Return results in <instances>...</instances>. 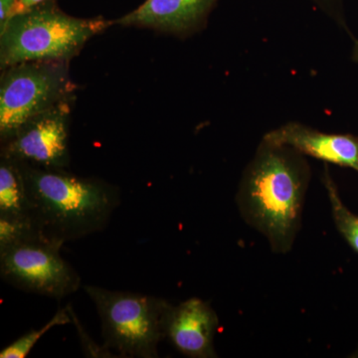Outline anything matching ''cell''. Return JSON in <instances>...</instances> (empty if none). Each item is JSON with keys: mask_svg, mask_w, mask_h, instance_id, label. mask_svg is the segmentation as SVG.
<instances>
[{"mask_svg": "<svg viewBox=\"0 0 358 358\" xmlns=\"http://www.w3.org/2000/svg\"><path fill=\"white\" fill-rule=\"evenodd\" d=\"M70 308H59L58 312L54 315L45 326L39 329H33L29 333L14 341L13 343L7 345L0 352L1 358H24L28 357L40 338L51 331L54 327L65 326L72 322V315H70Z\"/></svg>", "mask_w": 358, "mask_h": 358, "instance_id": "obj_13", "label": "cell"}, {"mask_svg": "<svg viewBox=\"0 0 358 358\" xmlns=\"http://www.w3.org/2000/svg\"><path fill=\"white\" fill-rule=\"evenodd\" d=\"M63 245L43 238L0 249V275L26 293L61 300L76 293L81 278L60 254Z\"/></svg>", "mask_w": 358, "mask_h": 358, "instance_id": "obj_6", "label": "cell"}, {"mask_svg": "<svg viewBox=\"0 0 358 358\" xmlns=\"http://www.w3.org/2000/svg\"><path fill=\"white\" fill-rule=\"evenodd\" d=\"M69 61H34L2 70L0 140L6 143L28 121L63 101L76 98Z\"/></svg>", "mask_w": 358, "mask_h": 358, "instance_id": "obj_5", "label": "cell"}, {"mask_svg": "<svg viewBox=\"0 0 358 358\" xmlns=\"http://www.w3.org/2000/svg\"><path fill=\"white\" fill-rule=\"evenodd\" d=\"M217 313L207 301L192 298L178 306L169 305L164 313V338L185 357H217L214 336L217 331Z\"/></svg>", "mask_w": 358, "mask_h": 358, "instance_id": "obj_8", "label": "cell"}, {"mask_svg": "<svg viewBox=\"0 0 358 358\" xmlns=\"http://www.w3.org/2000/svg\"><path fill=\"white\" fill-rule=\"evenodd\" d=\"M34 238L42 237L30 218H0V249Z\"/></svg>", "mask_w": 358, "mask_h": 358, "instance_id": "obj_14", "label": "cell"}, {"mask_svg": "<svg viewBox=\"0 0 358 358\" xmlns=\"http://www.w3.org/2000/svg\"><path fill=\"white\" fill-rule=\"evenodd\" d=\"M355 357H358V350H357V353H355Z\"/></svg>", "mask_w": 358, "mask_h": 358, "instance_id": "obj_19", "label": "cell"}, {"mask_svg": "<svg viewBox=\"0 0 358 358\" xmlns=\"http://www.w3.org/2000/svg\"><path fill=\"white\" fill-rule=\"evenodd\" d=\"M310 178L303 155L265 140L244 171L238 207L244 220L267 238L275 253H287L293 246Z\"/></svg>", "mask_w": 358, "mask_h": 358, "instance_id": "obj_1", "label": "cell"}, {"mask_svg": "<svg viewBox=\"0 0 358 358\" xmlns=\"http://www.w3.org/2000/svg\"><path fill=\"white\" fill-rule=\"evenodd\" d=\"M352 60L358 62V40L355 42V46H353Z\"/></svg>", "mask_w": 358, "mask_h": 358, "instance_id": "obj_18", "label": "cell"}, {"mask_svg": "<svg viewBox=\"0 0 358 358\" xmlns=\"http://www.w3.org/2000/svg\"><path fill=\"white\" fill-rule=\"evenodd\" d=\"M68 99L23 124L10 140L1 143V157L45 169H65L70 164L71 110Z\"/></svg>", "mask_w": 358, "mask_h": 358, "instance_id": "obj_7", "label": "cell"}, {"mask_svg": "<svg viewBox=\"0 0 358 358\" xmlns=\"http://www.w3.org/2000/svg\"><path fill=\"white\" fill-rule=\"evenodd\" d=\"M29 203V218L40 236L64 245L107 227L121 204L115 186L65 169L20 162Z\"/></svg>", "mask_w": 358, "mask_h": 358, "instance_id": "obj_2", "label": "cell"}, {"mask_svg": "<svg viewBox=\"0 0 358 358\" xmlns=\"http://www.w3.org/2000/svg\"><path fill=\"white\" fill-rule=\"evenodd\" d=\"M45 1H47V0H17V1L15 2V4H14L13 10H11L10 17H9V20H10L11 17H13V16L25 13V11L29 10V9L33 8V7L43 3Z\"/></svg>", "mask_w": 358, "mask_h": 358, "instance_id": "obj_16", "label": "cell"}, {"mask_svg": "<svg viewBox=\"0 0 358 358\" xmlns=\"http://www.w3.org/2000/svg\"><path fill=\"white\" fill-rule=\"evenodd\" d=\"M317 8L336 21L343 29L348 30L343 0H310Z\"/></svg>", "mask_w": 358, "mask_h": 358, "instance_id": "obj_15", "label": "cell"}, {"mask_svg": "<svg viewBox=\"0 0 358 358\" xmlns=\"http://www.w3.org/2000/svg\"><path fill=\"white\" fill-rule=\"evenodd\" d=\"M322 182L326 186L336 229L343 235L352 248L358 253V215L348 210V207L343 204V200L339 196L338 187L329 173L327 166H324Z\"/></svg>", "mask_w": 358, "mask_h": 358, "instance_id": "obj_12", "label": "cell"}, {"mask_svg": "<svg viewBox=\"0 0 358 358\" xmlns=\"http://www.w3.org/2000/svg\"><path fill=\"white\" fill-rule=\"evenodd\" d=\"M263 140L358 173V138L352 134L322 133L292 122L268 131Z\"/></svg>", "mask_w": 358, "mask_h": 358, "instance_id": "obj_10", "label": "cell"}, {"mask_svg": "<svg viewBox=\"0 0 358 358\" xmlns=\"http://www.w3.org/2000/svg\"><path fill=\"white\" fill-rule=\"evenodd\" d=\"M102 324L103 346L121 357H159L166 299L131 292L85 286Z\"/></svg>", "mask_w": 358, "mask_h": 358, "instance_id": "obj_4", "label": "cell"}, {"mask_svg": "<svg viewBox=\"0 0 358 358\" xmlns=\"http://www.w3.org/2000/svg\"><path fill=\"white\" fill-rule=\"evenodd\" d=\"M114 25L101 16L67 14L56 0H47L13 16L0 28V68L34 61H70L90 39Z\"/></svg>", "mask_w": 358, "mask_h": 358, "instance_id": "obj_3", "label": "cell"}, {"mask_svg": "<svg viewBox=\"0 0 358 358\" xmlns=\"http://www.w3.org/2000/svg\"><path fill=\"white\" fill-rule=\"evenodd\" d=\"M0 218H29L24 178L16 160L0 159Z\"/></svg>", "mask_w": 358, "mask_h": 358, "instance_id": "obj_11", "label": "cell"}, {"mask_svg": "<svg viewBox=\"0 0 358 358\" xmlns=\"http://www.w3.org/2000/svg\"><path fill=\"white\" fill-rule=\"evenodd\" d=\"M16 1L17 0H0V28L3 27L8 21Z\"/></svg>", "mask_w": 358, "mask_h": 358, "instance_id": "obj_17", "label": "cell"}, {"mask_svg": "<svg viewBox=\"0 0 358 358\" xmlns=\"http://www.w3.org/2000/svg\"><path fill=\"white\" fill-rule=\"evenodd\" d=\"M218 0H145L138 8L114 20L122 27L147 28L186 37L203 29Z\"/></svg>", "mask_w": 358, "mask_h": 358, "instance_id": "obj_9", "label": "cell"}]
</instances>
